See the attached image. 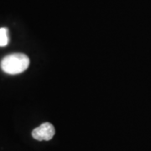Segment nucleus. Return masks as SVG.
<instances>
[{"label": "nucleus", "mask_w": 151, "mask_h": 151, "mask_svg": "<svg viewBox=\"0 0 151 151\" xmlns=\"http://www.w3.org/2000/svg\"><path fill=\"white\" fill-rule=\"evenodd\" d=\"M55 134L54 126L50 123H44L32 131V136L35 139L39 141L52 139Z\"/></svg>", "instance_id": "f03ea898"}, {"label": "nucleus", "mask_w": 151, "mask_h": 151, "mask_svg": "<svg viewBox=\"0 0 151 151\" xmlns=\"http://www.w3.org/2000/svg\"><path fill=\"white\" fill-rule=\"evenodd\" d=\"M29 65V59L26 55L14 53L5 56L1 61V68L5 73L16 75L24 72Z\"/></svg>", "instance_id": "f257e3e1"}, {"label": "nucleus", "mask_w": 151, "mask_h": 151, "mask_svg": "<svg viewBox=\"0 0 151 151\" xmlns=\"http://www.w3.org/2000/svg\"><path fill=\"white\" fill-rule=\"evenodd\" d=\"M8 29L5 28L0 29V46H5L8 45Z\"/></svg>", "instance_id": "7ed1b4c3"}]
</instances>
